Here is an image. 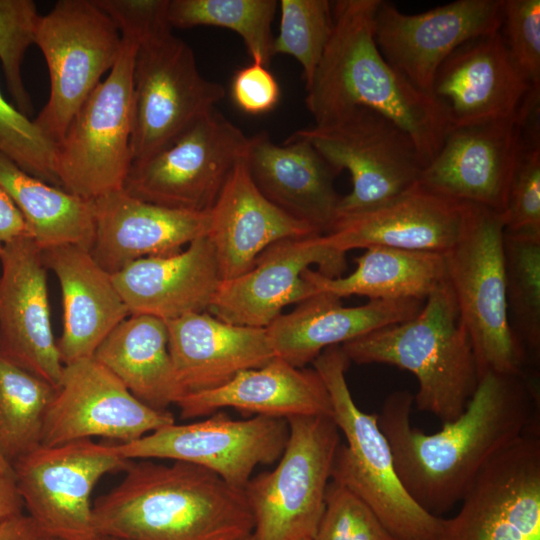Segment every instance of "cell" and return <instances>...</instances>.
Returning <instances> with one entry per match:
<instances>
[{
  "label": "cell",
  "mask_w": 540,
  "mask_h": 540,
  "mask_svg": "<svg viewBox=\"0 0 540 540\" xmlns=\"http://www.w3.org/2000/svg\"><path fill=\"white\" fill-rule=\"evenodd\" d=\"M413 395L389 394L377 421L405 490L436 517L460 503L494 456L523 435L539 432V391L527 373H484L464 412L432 434L411 425Z\"/></svg>",
  "instance_id": "obj_1"
},
{
  "label": "cell",
  "mask_w": 540,
  "mask_h": 540,
  "mask_svg": "<svg viewBox=\"0 0 540 540\" xmlns=\"http://www.w3.org/2000/svg\"><path fill=\"white\" fill-rule=\"evenodd\" d=\"M379 0L333 2V30L310 83L306 107L316 126L357 109L389 118L414 141L425 166L449 129L431 95L419 90L382 56L374 39Z\"/></svg>",
  "instance_id": "obj_2"
},
{
  "label": "cell",
  "mask_w": 540,
  "mask_h": 540,
  "mask_svg": "<svg viewBox=\"0 0 540 540\" xmlns=\"http://www.w3.org/2000/svg\"><path fill=\"white\" fill-rule=\"evenodd\" d=\"M93 524L119 540H238L254 527L244 490L197 465L151 459L132 460L95 500Z\"/></svg>",
  "instance_id": "obj_3"
},
{
  "label": "cell",
  "mask_w": 540,
  "mask_h": 540,
  "mask_svg": "<svg viewBox=\"0 0 540 540\" xmlns=\"http://www.w3.org/2000/svg\"><path fill=\"white\" fill-rule=\"evenodd\" d=\"M357 364H387L411 372L418 381L413 404L451 422L473 396L479 372L453 291L445 280L413 318L372 331L341 345Z\"/></svg>",
  "instance_id": "obj_4"
},
{
  "label": "cell",
  "mask_w": 540,
  "mask_h": 540,
  "mask_svg": "<svg viewBox=\"0 0 540 540\" xmlns=\"http://www.w3.org/2000/svg\"><path fill=\"white\" fill-rule=\"evenodd\" d=\"M312 364L345 438L336 451L331 480L361 498L396 540H439L443 518L422 509L402 485L377 414L362 411L352 397L346 380L350 361L341 346L325 349Z\"/></svg>",
  "instance_id": "obj_5"
},
{
  "label": "cell",
  "mask_w": 540,
  "mask_h": 540,
  "mask_svg": "<svg viewBox=\"0 0 540 540\" xmlns=\"http://www.w3.org/2000/svg\"><path fill=\"white\" fill-rule=\"evenodd\" d=\"M503 214L473 205L461 237L444 254L446 280L470 337L480 377L526 374L525 352L510 326L505 287Z\"/></svg>",
  "instance_id": "obj_6"
},
{
  "label": "cell",
  "mask_w": 540,
  "mask_h": 540,
  "mask_svg": "<svg viewBox=\"0 0 540 540\" xmlns=\"http://www.w3.org/2000/svg\"><path fill=\"white\" fill-rule=\"evenodd\" d=\"M289 435L276 466L245 486L254 540H312L341 433L330 415L287 419Z\"/></svg>",
  "instance_id": "obj_7"
},
{
  "label": "cell",
  "mask_w": 540,
  "mask_h": 540,
  "mask_svg": "<svg viewBox=\"0 0 540 540\" xmlns=\"http://www.w3.org/2000/svg\"><path fill=\"white\" fill-rule=\"evenodd\" d=\"M225 96L222 84L199 71L190 45L169 23L138 40L132 79V163L171 144Z\"/></svg>",
  "instance_id": "obj_8"
},
{
  "label": "cell",
  "mask_w": 540,
  "mask_h": 540,
  "mask_svg": "<svg viewBox=\"0 0 540 540\" xmlns=\"http://www.w3.org/2000/svg\"><path fill=\"white\" fill-rule=\"evenodd\" d=\"M138 42L122 36L120 55L56 145L59 184L86 200L123 190L132 165V79Z\"/></svg>",
  "instance_id": "obj_9"
},
{
  "label": "cell",
  "mask_w": 540,
  "mask_h": 540,
  "mask_svg": "<svg viewBox=\"0 0 540 540\" xmlns=\"http://www.w3.org/2000/svg\"><path fill=\"white\" fill-rule=\"evenodd\" d=\"M35 45L47 63L50 92L33 121L57 145L102 76L115 65L122 36L95 0H60L40 16Z\"/></svg>",
  "instance_id": "obj_10"
},
{
  "label": "cell",
  "mask_w": 540,
  "mask_h": 540,
  "mask_svg": "<svg viewBox=\"0 0 540 540\" xmlns=\"http://www.w3.org/2000/svg\"><path fill=\"white\" fill-rule=\"evenodd\" d=\"M307 140L352 190L341 197L336 218L379 207L419 182L425 162L413 139L384 115L357 109L333 122L294 132ZM335 218V219H336Z\"/></svg>",
  "instance_id": "obj_11"
},
{
  "label": "cell",
  "mask_w": 540,
  "mask_h": 540,
  "mask_svg": "<svg viewBox=\"0 0 540 540\" xmlns=\"http://www.w3.org/2000/svg\"><path fill=\"white\" fill-rule=\"evenodd\" d=\"M115 445L92 439L40 445L12 465L28 516L41 533L61 540H92L95 536L91 494L106 474L123 470Z\"/></svg>",
  "instance_id": "obj_12"
},
{
  "label": "cell",
  "mask_w": 540,
  "mask_h": 540,
  "mask_svg": "<svg viewBox=\"0 0 540 540\" xmlns=\"http://www.w3.org/2000/svg\"><path fill=\"white\" fill-rule=\"evenodd\" d=\"M249 137L215 108L151 157L132 163L123 190L176 209L209 211Z\"/></svg>",
  "instance_id": "obj_13"
},
{
  "label": "cell",
  "mask_w": 540,
  "mask_h": 540,
  "mask_svg": "<svg viewBox=\"0 0 540 540\" xmlns=\"http://www.w3.org/2000/svg\"><path fill=\"white\" fill-rule=\"evenodd\" d=\"M288 435L286 419L256 415L236 420L216 411L204 420L172 423L115 447L129 461L169 460L197 465L243 490L256 467L278 461Z\"/></svg>",
  "instance_id": "obj_14"
},
{
  "label": "cell",
  "mask_w": 540,
  "mask_h": 540,
  "mask_svg": "<svg viewBox=\"0 0 540 540\" xmlns=\"http://www.w3.org/2000/svg\"><path fill=\"white\" fill-rule=\"evenodd\" d=\"M439 540H540V435H523L477 474Z\"/></svg>",
  "instance_id": "obj_15"
},
{
  "label": "cell",
  "mask_w": 540,
  "mask_h": 540,
  "mask_svg": "<svg viewBox=\"0 0 540 540\" xmlns=\"http://www.w3.org/2000/svg\"><path fill=\"white\" fill-rule=\"evenodd\" d=\"M175 423L169 410L137 399L93 357L64 365L46 413L42 443L54 446L103 437L128 443Z\"/></svg>",
  "instance_id": "obj_16"
},
{
  "label": "cell",
  "mask_w": 540,
  "mask_h": 540,
  "mask_svg": "<svg viewBox=\"0 0 540 540\" xmlns=\"http://www.w3.org/2000/svg\"><path fill=\"white\" fill-rule=\"evenodd\" d=\"M311 265L323 276L338 278L347 267L346 254L330 247L323 234L276 242L251 269L220 281L207 312L229 324L266 328L286 306L317 293L304 277Z\"/></svg>",
  "instance_id": "obj_17"
},
{
  "label": "cell",
  "mask_w": 540,
  "mask_h": 540,
  "mask_svg": "<svg viewBox=\"0 0 540 540\" xmlns=\"http://www.w3.org/2000/svg\"><path fill=\"white\" fill-rule=\"evenodd\" d=\"M503 0H457L419 14H404L379 0L374 39L384 59L430 95L435 73L463 43L501 28Z\"/></svg>",
  "instance_id": "obj_18"
},
{
  "label": "cell",
  "mask_w": 540,
  "mask_h": 540,
  "mask_svg": "<svg viewBox=\"0 0 540 540\" xmlns=\"http://www.w3.org/2000/svg\"><path fill=\"white\" fill-rule=\"evenodd\" d=\"M527 106L514 117L450 127L419 182L455 200L503 213Z\"/></svg>",
  "instance_id": "obj_19"
},
{
  "label": "cell",
  "mask_w": 540,
  "mask_h": 540,
  "mask_svg": "<svg viewBox=\"0 0 540 540\" xmlns=\"http://www.w3.org/2000/svg\"><path fill=\"white\" fill-rule=\"evenodd\" d=\"M0 354L55 388L64 364L52 331L43 251L28 235L0 250Z\"/></svg>",
  "instance_id": "obj_20"
},
{
  "label": "cell",
  "mask_w": 540,
  "mask_h": 540,
  "mask_svg": "<svg viewBox=\"0 0 540 540\" xmlns=\"http://www.w3.org/2000/svg\"><path fill=\"white\" fill-rule=\"evenodd\" d=\"M538 89L514 64L499 30L455 49L437 69L430 95L450 128L514 117Z\"/></svg>",
  "instance_id": "obj_21"
},
{
  "label": "cell",
  "mask_w": 540,
  "mask_h": 540,
  "mask_svg": "<svg viewBox=\"0 0 540 540\" xmlns=\"http://www.w3.org/2000/svg\"><path fill=\"white\" fill-rule=\"evenodd\" d=\"M471 209L417 182L379 207L336 218L323 236L345 254L371 246L445 254L461 237Z\"/></svg>",
  "instance_id": "obj_22"
},
{
  "label": "cell",
  "mask_w": 540,
  "mask_h": 540,
  "mask_svg": "<svg viewBox=\"0 0 540 540\" xmlns=\"http://www.w3.org/2000/svg\"><path fill=\"white\" fill-rule=\"evenodd\" d=\"M92 203L95 237L90 253L110 274L141 258L179 253L208 230V211L165 207L124 190Z\"/></svg>",
  "instance_id": "obj_23"
},
{
  "label": "cell",
  "mask_w": 540,
  "mask_h": 540,
  "mask_svg": "<svg viewBox=\"0 0 540 540\" xmlns=\"http://www.w3.org/2000/svg\"><path fill=\"white\" fill-rule=\"evenodd\" d=\"M208 212L205 236L221 280L251 269L261 253L276 242L322 234L270 202L253 182L244 158L235 165Z\"/></svg>",
  "instance_id": "obj_24"
},
{
  "label": "cell",
  "mask_w": 540,
  "mask_h": 540,
  "mask_svg": "<svg viewBox=\"0 0 540 540\" xmlns=\"http://www.w3.org/2000/svg\"><path fill=\"white\" fill-rule=\"evenodd\" d=\"M244 160L260 192L281 210L322 234L336 218L337 171L307 140L291 134L281 145L267 132L249 137Z\"/></svg>",
  "instance_id": "obj_25"
},
{
  "label": "cell",
  "mask_w": 540,
  "mask_h": 540,
  "mask_svg": "<svg viewBox=\"0 0 540 540\" xmlns=\"http://www.w3.org/2000/svg\"><path fill=\"white\" fill-rule=\"evenodd\" d=\"M424 302L381 299L346 307L338 296L317 292L291 312L279 315L266 331L275 356L305 368L329 347L413 318Z\"/></svg>",
  "instance_id": "obj_26"
},
{
  "label": "cell",
  "mask_w": 540,
  "mask_h": 540,
  "mask_svg": "<svg viewBox=\"0 0 540 540\" xmlns=\"http://www.w3.org/2000/svg\"><path fill=\"white\" fill-rule=\"evenodd\" d=\"M165 322L170 357L185 394L222 386L275 357L266 328L229 324L207 311Z\"/></svg>",
  "instance_id": "obj_27"
},
{
  "label": "cell",
  "mask_w": 540,
  "mask_h": 540,
  "mask_svg": "<svg viewBox=\"0 0 540 540\" xmlns=\"http://www.w3.org/2000/svg\"><path fill=\"white\" fill-rule=\"evenodd\" d=\"M112 278L130 315L164 321L207 311L221 281L206 236L179 253L138 259Z\"/></svg>",
  "instance_id": "obj_28"
},
{
  "label": "cell",
  "mask_w": 540,
  "mask_h": 540,
  "mask_svg": "<svg viewBox=\"0 0 540 540\" xmlns=\"http://www.w3.org/2000/svg\"><path fill=\"white\" fill-rule=\"evenodd\" d=\"M43 259L61 288L63 330L57 341L61 360L66 365L92 358L109 333L130 315L112 274L78 245L46 249Z\"/></svg>",
  "instance_id": "obj_29"
},
{
  "label": "cell",
  "mask_w": 540,
  "mask_h": 540,
  "mask_svg": "<svg viewBox=\"0 0 540 540\" xmlns=\"http://www.w3.org/2000/svg\"><path fill=\"white\" fill-rule=\"evenodd\" d=\"M176 406L182 419L208 416L222 408L286 420L332 416L330 396L318 373L277 356L263 366L241 371L222 386L187 393Z\"/></svg>",
  "instance_id": "obj_30"
},
{
  "label": "cell",
  "mask_w": 540,
  "mask_h": 540,
  "mask_svg": "<svg viewBox=\"0 0 540 540\" xmlns=\"http://www.w3.org/2000/svg\"><path fill=\"white\" fill-rule=\"evenodd\" d=\"M93 358L154 409L168 410L185 395L175 374L167 325L162 319L129 315L102 341Z\"/></svg>",
  "instance_id": "obj_31"
},
{
  "label": "cell",
  "mask_w": 540,
  "mask_h": 540,
  "mask_svg": "<svg viewBox=\"0 0 540 540\" xmlns=\"http://www.w3.org/2000/svg\"><path fill=\"white\" fill-rule=\"evenodd\" d=\"M355 263L356 269L345 277L329 278L311 268L304 271V277L317 292L369 300L425 301L446 280L445 256L441 253L371 246L355 258Z\"/></svg>",
  "instance_id": "obj_32"
},
{
  "label": "cell",
  "mask_w": 540,
  "mask_h": 540,
  "mask_svg": "<svg viewBox=\"0 0 540 540\" xmlns=\"http://www.w3.org/2000/svg\"><path fill=\"white\" fill-rule=\"evenodd\" d=\"M0 188L19 210L29 236L42 251L61 245L90 251L95 237L91 200L28 174L1 153Z\"/></svg>",
  "instance_id": "obj_33"
},
{
  "label": "cell",
  "mask_w": 540,
  "mask_h": 540,
  "mask_svg": "<svg viewBox=\"0 0 540 540\" xmlns=\"http://www.w3.org/2000/svg\"><path fill=\"white\" fill-rule=\"evenodd\" d=\"M56 388L0 354V456L15 461L42 443Z\"/></svg>",
  "instance_id": "obj_34"
},
{
  "label": "cell",
  "mask_w": 540,
  "mask_h": 540,
  "mask_svg": "<svg viewBox=\"0 0 540 540\" xmlns=\"http://www.w3.org/2000/svg\"><path fill=\"white\" fill-rule=\"evenodd\" d=\"M276 0H169L172 28L217 26L236 32L253 63L268 67L273 54Z\"/></svg>",
  "instance_id": "obj_35"
},
{
  "label": "cell",
  "mask_w": 540,
  "mask_h": 540,
  "mask_svg": "<svg viewBox=\"0 0 540 540\" xmlns=\"http://www.w3.org/2000/svg\"><path fill=\"white\" fill-rule=\"evenodd\" d=\"M508 317L518 343L533 361L540 353V238L504 232Z\"/></svg>",
  "instance_id": "obj_36"
},
{
  "label": "cell",
  "mask_w": 540,
  "mask_h": 540,
  "mask_svg": "<svg viewBox=\"0 0 540 540\" xmlns=\"http://www.w3.org/2000/svg\"><path fill=\"white\" fill-rule=\"evenodd\" d=\"M280 28L273 54L294 57L302 67L305 87L310 83L333 30V2L281 0Z\"/></svg>",
  "instance_id": "obj_37"
},
{
  "label": "cell",
  "mask_w": 540,
  "mask_h": 540,
  "mask_svg": "<svg viewBox=\"0 0 540 540\" xmlns=\"http://www.w3.org/2000/svg\"><path fill=\"white\" fill-rule=\"evenodd\" d=\"M538 111L535 109L525 117L520 151L502 213L505 233L536 238H540Z\"/></svg>",
  "instance_id": "obj_38"
},
{
  "label": "cell",
  "mask_w": 540,
  "mask_h": 540,
  "mask_svg": "<svg viewBox=\"0 0 540 540\" xmlns=\"http://www.w3.org/2000/svg\"><path fill=\"white\" fill-rule=\"evenodd\" d=\"M0 153L28 174L60 186L56 143L28 116L9 103L0 89Z\"/></svg>",
  "instance_id": "obj_39"
},
{
  "label": "cell",
  "mask_w": 540,
  "mask_h": 540,
  "mask_svg": "<svg viewBox=\"0 0 540 540\" xmlns=\"http://www.w3.org/2000/svg\"><path fill=\"white\" fill-rule=\"evenodd\" d=\"M40 16L32 0H0V62L16 108L26 116L33 108L22 79V63L27 49L35 44Z\"/></svg>",
  "instance_id": "obj_40"
},
{
  "label": "cell",
  "mask_w": 540,
  "mask_h": 540,
  "mask_svg": "<svg viewBox=\"0 0 540 540\" xmlns=\"http://www.w3.org/2000/svg\"><path fill=\"white\" fill-rule=\"evenodd\" d=\"M312 540H396L356 494L331 480Z\"/></svg>",
  "instance_id": "obj_41"
},
{
  "label": "cell",
  "mask_w": 540,
  "mask_h": 540,
  "mask_svg": "<svg viewBox=\"0 0 540 540\" xmlns=\"http://www.w3.org/2000/svg\"><path fill=\"white\" fill-rule=\"evenodd\" d=\"M500 32L525 79L540 86V0H503Z\"/></svg>",
  "instance_id": "obj_42"
},
{
  "label": "cell",
  "mask_w": 540,
  "mask_h": 540,
  "mask_svg": "<svg viewBox=\"0 0 540 540\" xmlns=\"http://www.w3.org/2000/svg\"><path fill=\"white\" fill-rule=\"evenodd\" d=\"M231 95L239 109L258 115L276 106L280 99V87L268 67L252 62L235 72Z\"/></svg>",
  "instance_id": "obj_43"
},
{
  "label": "cell",
  "mask_w": 540,
  "mask_h": 540,
  "mask_svg": "<svg viewBox=\"0 0 540 540\" xmlns=\"http://www.w3.org/2000/svg\"><path fill=\"white\" fill-rule=\"evenodd\" d=\"M114 21L121 36L135 39L168 21L169 0H95Z\"/></svg>",
  "instance_id": "obj_44"
},
{
  "label": "cell",
  "mask_w": 540,
  "mask_h": 540,
  "mask_svg": "<svg viewBox=\"0 0 540 540\" xmlns=\"http://www.w3.org/2000/svg\"><path fill=\"white\" fill-rule=\"evenodd\" d=\"M26 234L28 229L21 213L0 188V250L8 242Z\"/></svg>",
  "instance_id": "obj_45"
},
{
  "label": "cell",
  "mask_w": 540,
  "mask_h": 540,
  "mask_svg": "<svg viewBox=\"0 0 540 540\" xmlns=\"http://www.w3.org/2000/svg\"><path fill=\"white\" fill-rule=\"evenodd\" d=\"M23 508L12 467L0 464V524L22 514Z\"/></svg>",
  "instance_id": "obj_46"
},
{
  "label": "cell",
  "mask_w": 540,
  "mask_h": 540,
  "mask_svg": "<svg viewBox=\"0 0 540 540\" xmlns=\"http://www.w3.org/2000/svg\"><path fill=\"white\" fill-rule=\"evenodd\" d=\"M42 535L32 518L23 513L0 524V540H39Z\"/></svg>",
  "instance_id": "obj_47"
},
{
  "label": "cell",
  "mask_w": 540,
  "mask_h": 540,
  "mask_svg": "<svg viewBox=\"0 0 540 540\" xmlns=\"http://www.w3.org/2000/svg\"><path fill=\"white\" fill-rule=\"evenodd\" d=\"M92 540H119V539H115V538L107 537V536L96 535Z\"/></svg>",
  "instance_id": "obj_48"
},
{
  "label": "cell",
  "mask_w": 540,
  "mask_h": 540,
  "mask_svg": "<svg viewBox=\"0 0 540 540\" xmlns=\"http://www.w3.org/2000/svg\"><path fill=\"white\" fill-rule=\"evenodd\" d=\"M39 540H61V539H58V538H55V537L46 536V535H42V536L40 537Z\"/></svg>",
  "instance_id": "obj_49"
},
{
  "label": "cell",
  "mask_w": 540,
  "mask_h": 540,
  "mask_svg": "<svg viewBox=\"0 0 540 540\" xmlns=\"http://www.w3.org/2000/svg\"><path fill=\"white\" fill-rule=\"evenodd\" d=\"M0 464L6 467H10V465L0 456Z\"/></svg>",
  "instance_id": "obj_50"
},
{
  "label": "cell",
  "mask_w": 540,
  "mask_h": 540,
  "mask_svg": "<svg viewBox=\"0 0 540 540\" xmlns=\"http://www.w3.org/2000/svg\"><path fill=\"white\" fill-rule=\"evenodd\" d=\"M238 540H254V539H253V536H252V534H251V535H249V536L243 537V538L238 539Z\"/></svg>",
  "instance_id": "obj_51"
},
{
  "label": "cell",
  "mask_w": 540,
  "mask_h": 540,
  "mask_svg": "<svg viewBox=\"0 0 540 540\" xmlns=\"http://www.w3.org/2000/svg\"><path fill=\"white\" fill-rule=\"evenodd\" d=\"M308 540H310V539H308Z\"/></svg>",
  "instance_id": "obj_52"
}]
</instances>
